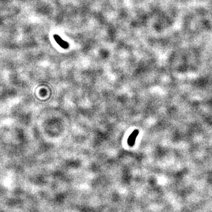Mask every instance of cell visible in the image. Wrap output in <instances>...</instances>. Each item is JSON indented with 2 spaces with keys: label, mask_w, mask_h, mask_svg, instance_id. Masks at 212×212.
Returning a JSON list of instances; mask_svg holds the SVG:
<instances>
[{
  "label": "cell",
  "mask_w": 212,
  "mask_h": 212,
  "mask_svg": "<svg viewBox=\"0 0 212 212\" xmlns=\"http://www.w3.org/2000/svg\"><path fill=\"white\" fill-rule=\"evenodd\" d=\"M54 39L56 41V42L63 49H67L69 48V44H68L67 42L65 41L64 40H63L59 35L57 34H54Z\"/></svg>",
  "instance_id": "cell-1"
},
{
  "label": "cell",
  "mask_w": 212,
  "mask_h": 212,
  "mask_svg": "<svg viewBox=\"0 0 212 212\" xmlns=\"http://www.w3.org/2000/svg\"><path fill=\"white\" fill-rule=\"evenodd\" d=\"M137 134H138V131L136 130L130 135V136L128 140V143L130 146H133V144H134L135 139H136Z\"/></svg>",
  "instance_id": "cell-2"
}]
</instances>
